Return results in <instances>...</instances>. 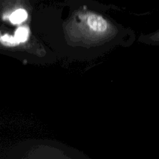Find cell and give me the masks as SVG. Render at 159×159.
<instances>
[{
  "label": "cell",
  "mask_w": 159,
  "mask_h": 159,
  "mask_svg": "<svg viewBox=\"0 0 159 159\" xmlns=\"http://www.w3.org/2000/svg\"><path fill=\"white\" fill-rule=\"evenodd\" d=\"M27 17V12L23 9H19L12 12L9 16V20L12 24H20Z\"/></svg>",
  "instance_id": "7a4b0ae2"
},
{
  "label": "cell",
  "mask_w": 159,
  "mask_h": 159,
  "mask_svg": "<svg viewBox=\"0 0 159 159\" xmlns=\"http://www.w3.org/2000/svg\"><path fill=\"white\" fill-rule=\"evenodd\" d=\"M138 42L147 45L159 46V29L147 34H140L138 37Z\"/></svg>",
  "instance_id": "6da1fadb"
},
{
  "label": "cell",
  "mask_w": 159,
  "mask_h": 159,
  "mask_svg": "<svg viewBox=\"0 0 159 159\" xmlns=\"http://www.w3.org/2000/svg\"><path fill=\"white\" fill-rule=\"evenodd\" d=\"M1 42L4 45L7 46H15L19 43L18 41L14 37L8 35H4L0 38Z\"/></svg>",
  "instance_id": "277c9868"
},
{
  "label": "cell",
  "mask_w": 159,
  "mask_h": 159,
  "mask_svg": "<svg viewBox=\"0 0 159 159\" xmlns=\"http://www.w3.org/2000/svg\"><path fill=\"white\" fill-rule=\"evenodd\" d=\"M28 29L25 27H21L17 29L15 32L14 37L18 41L19 43L25 42L28 38Z\"/></svg>",
  "instance_id": "3957f363"
}]
</instances>
